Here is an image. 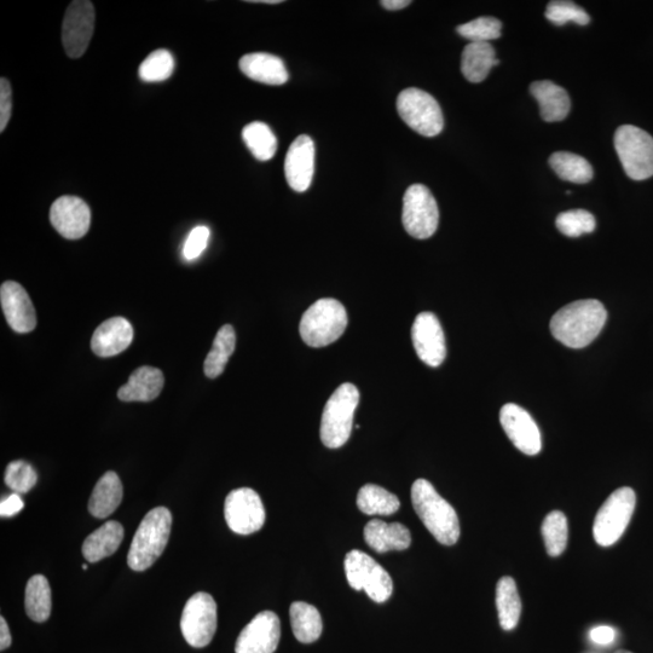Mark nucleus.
<instances>
[{"label":"nucleus","instance_id":"1","mask_svg":"<svg viewBox=\"0 0 653 653\" xmlns=\"http://www.w3.org/2000/svg\"><path fill=\"white\" fill-rule=\"evenodd\" d=\"M608 320V311L595 299L579 300L564 306L551 320L553 337L568 348L582 349L592 344Z\"/></svg>","mask_w":653,"mask_h":653},{"label":"nucleus","instance_id":"2","mask_svg":"<svg viewBox=\"0 0 653 653\" xmlns=\"http://www.w3.org/2000/svg\"><path fill=\"white\" fill-rule=\"evenodd\" d=\"M413 507L421 522L444 546H453L460 537V523L454 507L444 500L426 479H418L412 487Z\"/></svg>","mask_w":653,"mask_h":653},{"label":"nucleus","instance_id":"3","mask_svg":"<svg viewBox=\"0 0 653 653\" xmlns=\"http://www.w3.org/2000/svg\"><path fill=\"white\" fill-rule=\"evenodd\" d=\"M171 527L172 514L166 507H156L147 513L127 554L131 570L146 571L160 558L169 542Z\"/></svg>","mask_w":653,"mask_h":653},{"label":"nucleus","instance_id":"4","mask_svg":"<svg viewBox=\"0 0 653 653\" xmlns=\"http://www.w3.org/2000/svg\"><path fill=\"white\" fill-rule=\"evenodd\" d=\"M348 327V314L338 300H317L304 312L300 321V337L310 348H325L342 337Z\"/></svg>","mask_w":653,"mask_h":653},{"label":"nucleus","instance_id":"5","mask_svg":"<svg viewBox=\"0 0 653 653\" xmlns=\"http://www.w3.org/2000/svg\"><path fill=\"white\" fill-rule=\"evenodd\" d=\"M360 391L354 384L340 385L323 409L321 441L327 448H342L351 436Z\"/></svg>","mask_w":653,"mask_h":653},{"label":"nucleus","instance_id":"6","mask_svg":"<svg viewBox=\"0 0 653 653\" xmlns=\"http://www.w3.org/2000/svg\"><path fill=\"white\" fill-rule=\"evenodd\" d=\"M637 496L632 488L617 489L604 502L595 517L593 535L595 542L602 547H610L621 539L631 522Z\"/></svg>","mask_w":653,"mask_h":653},{"label":"nucleus","instance_id":"7","mask_svg":"<svg viewBox=\"0 0 653 653\" xmlns=\"http://www.w3.org/2000/svg\"><path fill=\"white\" fill-rule=\"evenodd\" d=\"M346 579L355 591H364L375 603H385L394 593L389 572L368 554L352 550L344 560Z\"/></svg>","mask_w":653,"mask_h":653},{"label":"nucleus","instance_id":"8","mask_svg":"<svg viewBox=\"0 0 653 653\" xmlns=\"http://www.w3.org/2000/svg\"><path fill=\"white\" fill-rule=\"evenodd\" d=\"M615 148L624 172L634 181L653 176V137L633 125L618 127Z\"/></svg>","mask_w":653,"mask_h":653},{"label":"nucleus","instance_id":"9","mask_svg":"<svg viewBox=\"0 0 653 653\" xmlns=\"http://www.w3.org/2000/svg\"><path fill=\"white\" fill-rule=\"evenodd\" d=\"M397 111L404 123L421 136L435 137L443 130L441 106L423 90H403L397 98Z\"/></svg>","mask_w":653,"mask_h":653},{"label":"nucleus","instance_id":"10","mask_svg":"<svg viewBox=\"0 0 653 653\" xmlns=\"http://www.w3.org/2000/svg\"><path fill=\"white\" fill-rule=\"evenodd\" d=\"M402 223L414 239L426 240L436 233L439 211L435 196L423 184H414L403 198Z\"/></svg>","mask_w":653,"mask_h":653},{"label":"nucleus","instance_id":"11","mask_svg":"<svg viewBox=\"0 0 653 653\" xmlns=\"http://www.w3.org/2000/svg\"><path fill=\"white\" fill-rule=\"evenodd\" d=\"M181 631L190 646L202 649L217 631V604L211 594L199 592L184 606Z\"/></svg>","mask_w":653,"mask_h":653},{"label":"nucleus","instance_id":"12","mask_svg":"<svg viewBox=\"0 0 653 653\" xmlns=\"http://www.w3.org/2000/svg\"><path fill=\"white\" fill-rule=\"evenodd\" d=\"M224 516L228 527L239 535L257 533L267 518L262 499L250 488L231 491L225 499Z\"/></svg>","mask_w":653,"mask_h":653},{"label":"nucleus","instance_id":"13","mask_svg":"<svg viewBox=\"0 0 653 653\" xmlns=\"http://www.w3.org/2000/svg\"><path fill=\"white\" fill-rule=\"evenodd\" d=\"M95 7L89 0H74L66 10L62 43L71 59H79L89 48L95 30Z\"/></svg>","mask_w":653,"mask_h":653},{"label":"nucleus","instance_id":"14","mask_svg":"<svg viewBox=\"0 0 653 653\" xmlns=\"http://www.w3.org/2000/svg\"><path fill=\"white\" fill-rule=\"evenodd\" d=\"M500 423L507 437L520 452L530 456L541 452V432L527 410L517 404L507 403L501 408Z\"/></svg>","mask_w":653,"mask_h":653},{"label":"nucleus","instance_id":"15","mask_svg":"<svg viewBox=\"0 0 653 653\" xmlns=\"http://www.w3.org/2000/svg\"><path fill=\"white\" fill-rule=\"evenodd\" d=\"M412 340L416 355L427 366L439 367L446 360L447 346L441 322L432 312H421L413 323Z\"/></svg>","mask_w":653,"mask_h":653},{"label":"nucleus","instance_id":"16","mask_svg":"<svg viewBox=\"0 0 653 653\" xmlns=\"http://www.w3.org/2000/svg\"><path fill=\"white\" fill-rule=\"evenodd\" d=\"M281 638L280 618L273 611L260 612L236 640V653H274Z\"/></svg>","mask_w":653,"mask_h":653},{"label":"nucleus","instance_id":"17","mask_svg":"<svg viewBox=\"0 0 653 653\" xmlns=\"http://www.w3.org/2000/svg\"><path fill=\"white\" fill-rule=\"evenodd\" d=\"M50 222L63 238L82 239L90 229V207L77 196H61L51 206Z\"/></svg>","mask_w":653,"mask_h":653},{"label":"nucleus","instance_id":"18","mask_svg":"<svg viewBox=\"0 0 653 653\" xmlns=\"http://www.w3.org/2000/svg\"><path fill=\"white\" fill-rule=\"evenodd\" d=\"M315 143L302 135L291 144L285 160V176L294 192L304 193L311 186L315 173Z\"/></svg>","mask_w":653,"mask_h":653},{"label":"nucleus","instance_id":"19","mask_svg":"<svg viewBox=\"0 0 653 653\" xmlns=\"http://www.w3.org/2000/svg\"><path fill=\"white\" fill-rule=\"evenodd\" d=\"M0 303L9 326L15 332L25 334L37 327L36 310L30 296L20 283L4 282L0 288Z\"/></svg>","mask_w":653,"mask_h":653},{"label":"nucleus","instance_id":"20","mask_svg":"<svg viewBox=\"0 0 653 653\" xmlns=\"http://www.w3.org/2000/svg\"><path fill=\"white\" fill-rule=\"evenodd\" d=\"M134 340V328L124 317H113L98 326L91 339L97 356L113 357L124 352Z\"/></svg>","mask_w":653,"mask_h":653},{"label":"nucleus","instance_id":"21","mask_svg":"<svg viewBox=\"0 0 653 653\" xmlns=\"http://www.w3.org/2000/svg\"><path fill=\"white\" fill-rule=\"evenodd\" d=\"M364 541L378 553L404 551L412 545V535L406 525L386 523L380 519L368 522L363 531Z\"/></svg>","mask_w":653,"mask_h":653},{"label":"nucleus","instance_id":"22","mask_svg":"<svg viewBox=\"0 0 653 653\" xmlns=\"http://www.w3.org/2000/svg\"><path fill=\"white\" fill-rule=\"evenodd\" d=\"M239 67L247 78L262 84L283 85L290 79L285 62L267 52H252L241 57Z\"/></svg>","mask_w":653,"mask_h":653},{"label":"nucleus","instance_id":"23","mask_svg":"<svg viewBox=\"0 0 653 653\" xmlns=\"http://www.w3.org/2000/svg\"><path fill=\"white\" fill-rule=\"evenodd\" d=\"M163 372L158 368L143 366L130 375L129 381L121 386L118 397L123 402L154 401L164 389Z\"/></svg>","mask_w":653,"mask_h":653},{"label":"nucleus","instance_id":"24","mask_svg":"<svg viewBox=\"0 0 653 653\" xmlns=\"http://www.w3.org/2000/svg\"><path fill=\"white\" fill-rule=\"evenodd\" d=\"M531 95L539 102L540 113L547 123L563 121L568 117L571 109V102L568 92L550 80L535 82L530 86Z\"/></svg>","mask_w":653,"mask_h":653},{"label":"nucleus","instance_id":"25","mask_svg":"<svg viewBox=\"0 0 653 653\" xmlns=\"http://www.w3.org/2000/svg\"><path fill=\"white\" fill-rule=\"evenodd\" d=\"M124 540V528L117 520L104 523L84 541L83 556L89 563L111 557Z\"/></svg>","mask_w":653,"mask_h":653},{"label":"nucleus","instance_id":"26","mask_svg":"<svg viewBox=\"0 0 653 653\" xmlns=\"http://www.w3.org/2000/svg\"><path fill=\"white\" fill-rule=\"evenodd\" d=\"M124 489L117 473L109 471L97 482L89 501V511L95 518L111 516L123 501Z\"/></svg>","mask_w":653,"mask_h":653},{"label":"nucleus","instance_id":"27","mask_svg":"<svg viewBox=\"0 0 653 653\" xmlns=\"http://www.w3.org/2000/svg\"><path fill=\"white\" fill-rule=\"evenodd\" d=\"M495 50L490 43H471L462 52L461 72L470 83H482L491 69L498 66Z\"/></svg>","mask_w":653,"mask_h":653},{"label":"nucleus","instance_id":"28","mask_svg":"<svg viewBox=\"0 0 653 653\" xmlns=\"http://www.w3.org/2000/svg\"><path fill=\"white\" fill-rule=\"evenodd\" d=\"M292 631L300 643L311 644L319 640L323 623L319 610L308 603L296 602L290 609Z\"/></svg>","mask_w":653,"mask_h":653},{"label":"nucleus","instance_id":"29","mask_svg":"<svg viewBox=\"0 0 653 653\" xmlns=\"http://www.w3.org/2000/svg\"><path fill=\"white\" fill-rule=\"evenodd\" d=\"M496 608H498L500 626L505 631H513L517 627L522 602L518 594L516 582L512 577H502L496 586Z\"/></svg>","mask_w":653,"mask_h":653},{"label":"nucleus","instance_id":"30","mask_svg":"<svg viewBox=\"0 0 653 653\" xmlns=\"http://www.w3.org/2000/svg\"><path fill=\"white\" fill-rule=\"evenodd\" d=\"M357 507L367 516H391L400 510L401 502L379 485L366 484L358 491Z\"/></svg>","mask_w":653,"mask_h":653},{"label":"nucleus","instance_id":"31","mask_svg":"<svg viewBox=\"0 0 653 653\" xmlns=\"http://www.w3.org/2000/svg\"><path fill=\"white\" fill-rule=\"evenodd\" d=\"M236 346V334L234 328L225 325L219 329L215 342L205 360L204 371L207 378L216 379L222 375L229 358L233 355Z\"/></svg>","mask_w":653,"mask_h":653},{"label":"nucleus","instance_id":"32","mask_svg":"<svg viewBox=\"0 0 653 653\" xmlns=\"http://www.w3.org/2000/svg\"><path fill=\"white\" fill-rule=\"evenodd\" d=\"M25 608L32 621L43 623L49 620L52 609L51 588L43 575H34L28 581Z\"/></svg>","mask_w":653,"mask_h":653},{"label":"nucleus","instance_id":"33","mask_svg":"<svg viewBox=\"0 0 653 653\" xmlns=\"http://www.w3.org/2000/svg\"><path fill=\"white\" fill-rule=\"evenodd\" d=\"M550 165L553 171L566 182L586 184L592 181V166L580 155L557 152L551 156Z\"/></svg>","mask_w":653,"mask_h":653},{"label":"nucleus","instance_id":"34","mask_svg":"<svg viewBox=\"0 0 653 653\" xmlns=\"http://www.w3.org/2000/svg\"><path fill=\"white\" fill-rule=\"evenodd\" d=\"M242 138L254 158L269 161L274 158L277 150V138L267 124L253 121L242 130Z\"/></svg>","mask_w":653,"mask_h":653},{"label":"nucleus","instance_id":"35","mask_svg":"<svg viewBox=\"0 0 653 653\" xmlns=\"http://www.w3.org/2000/svg\"><path fill=\"white\" fill-rule=\"evenodd\" d=\"M542 536L548 556L556 558L563 554L569 539L568 519L563 512L547 514L542 524Z\"/></svg>","mask_w":653,"mask_h":653},{"label":"nucleus","instance_id":"36","mask_svg":"<svg viewBox=\"0 0 653 653\" xmlns=\"http://www.w3.org/2000/svg\"><path fill=\"white\" fill-rule=\"evenodd\" d=\"M175 69V60L170 51L159 49L149 54L141 63L140 78L146 83H161L169 79Z\"/></svg>","mask_w":653,"mask_h":653},{"label":"nucleus","instance_id":"37","mask_svg":"<svg viewBox=\"0 0 653 653\" xmlns=\"http://www.w3.org/2000/svg\"><path fill=\"white\" fill-rule=\"evenodd\" d=\"M557 229L568 238H580L593 233L597 222L591 212L586 210H571L560 213L556 221Z\"/></svg>","mask_w":653,"mask_h":653},{"label":"nucleus","instance_id":"38","mask_svg":"<svg viewBox=\"0 0 653 653\" xmlns=\"http://www.w3.org/2000/svg\"><path fill=\"white\" fill-rule=\"evenodd\" d=\"M502 23L495 17H478L456 28L461 37L471 43H489L501 37Z\"/></svg>","mask_w":653,"mask_h":653},{"label":"nucleus","instance_id":"39","mask_svg":"<svg viewBox=\"0 0 653 653\" xmlns=\"http://www.w3.org/2000/svg\"><path fill=\"white\" fill-rule=\"evenodd\" d=\"M5 484L16 494H26L36 487L38 476L32 465L26 461H13L5 470Z\"/></svg>","mask_w":653,"mask_h":653},{"label":"nucleus","instance_id":"40","mask_svg":"<svg viewBox=\"0 0 653 653\" xmlns=\"http://www.w3.org/2000/svg\"><path fill=\"white\" fill-rule=\"evenodd\" d=\"M546 17L556 26H564L568 22L587 26L591 17L579 5L572 2H552L548 4Z\"/></svg>","mask_w":653,"mask_h":653},{"label":"nucleus","instance_id":"41","mask_svg":"<svg viewBox=\"0 0 653 653\" xmlns=\"http://www.w3.org/2000/svg\"><path fill=\"white\" fill-rule=\"evenodd\" d=\"M211 231L205 225L194 228L190 231L186 244L183 247V256L187 260L199 258L206 250L208 240H210Z\"/></svg>","mask_w":653,"mask_h":653},{"label":"nucleus","instance_id":"42","mask_svg":"<svg viewBox=\"0 0 653 653\" xmlns=\"http://www.w3.org/2000/svg\"><path fill=\"white\" fill-rule=\"evenodd\" d=\"M13 112V96H11V86L8 79H0V132L7 129Z\"/></svg>","mask_w":653,"mask_h":653},{"label":"nucleus","instance_id":"43","mask_svg":"<svg viewBox=\"0 0 653 653\" xmlns=\"http://www.w3.org/2000/svg\"><path fill=\"white\" fill-rule=\"evenodd\" d=\"M23 507H25V502L21 499L20 494H11L0 504V516L3 518L14 517L23 510Z\"/></svg>","mask_w":653,"mask_h":653},{"label":"nucleus","instance_id":"44","mask_svg":"<svg viewBox=\"0 0 653 653\" xmlns=\"http://www.w3.org/2000/svg\"><path fill=\"white\" fill-rule=\"evenodd\" d=\"M615 638L616 632L608 626L595 627L591 631V639L598 645H610Z\"/></svg>","mask_w":653,"mask_h":653},{"label":"nucleus","instance_id":"45","mask_svg":"<svg viewBox=\"0 0 653 653\" xmlns=\"http://www.w3.org/2000/svg\"><path fill=\"white\" fill-rule=\"evenodd\" d=\"M11 645V634L9 631V626L5 618L0 617V650H7Z\"/></svg>","mask_w":653,"mask_h":653},{"label":"nucleus","instance_id":"46","mask_svg":"<svg viewBox=\"0 0 653 653\" xmlns=\"http://www.w3.org/2000/svg\"><path fill=\"white\" fill-rule=\"evenodd\" d=\"M380 4L387 10L396 11L407 8L412 2L410 0H383Z\"/></svg>","mask_w":653,"mask_h":653},{"label":"nucleus","instance_id":"47","mask_svg":"<svg viewBox=\"0 0 653 653\" xmlns=\"http://www.w3.org/2000/svg\"><path fill=\"white\" fill-rule=\"evenodd\" d=\"M250 3H259V4H280L282 3V0H254V2Z\"/></svg>","mask_w":653,"mask_h":653},{"label":"nucleus","instance_id":"48","mask_svg":"<svg viewBox=\"0 0 653 653\" xmlns=\"http://www.w3.org/2000/svg\"><path fill=\"white\" fill-rule=\"evenodd\" d=\"M615 653H632V652L624 651V650H620V651H617V652H615Z\"/></svg>","mask_w":653,"mask_h":653},{"label":"nucleus","instance_id":"49","mask_svg":"<svg viewBox=\"0 0 653 653\" xmlns=\"http://www.w3.org/2000/svg\"><path fill=\"white\" fill-rule=\"evenodd\" d=\"M83 569H84V570H88V564H84V565H83Z\"/></svg>","mask_w":653,"mask_h":653}]
</instances>
